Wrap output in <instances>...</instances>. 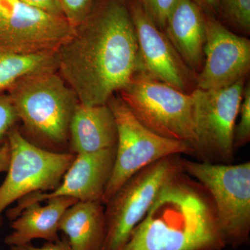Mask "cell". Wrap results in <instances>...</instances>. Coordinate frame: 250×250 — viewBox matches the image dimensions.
<instances>
[{
    "label": "cell",
    "instance_id": "cell-23",
    "mask_svg": "<svg viewBox=\"0 0 250 250\" xmlns=\"http://www.w3.org/2000/svg\"><path fill=\"white\" fill-rule=\"evenodd\" d=\"M19 121L9 95L0 94V146L7 141L9 131Z\"/></svg>",
    "mask_w": 250,
    "mask_h": 250
},
{
    "label": "cell",
    "instance_id": "cell-11",
    "mask_svg": "<svg viewBox=\"0 0 250 250\" xmlns=\"http://www.w3.org/2000/svg\"><path fill=\"white\" fill-rule=\"evenodd\" d=\"M137 36L144 72L186 93L196 88L197 75L189 69L171 43L135 0L128 4Z\"/></svg>",
    "mask_w": 250,
    "mask_h": 250
},
{
    "label": "cell",
    "instance_id": "cell-14",
    "mask_svg": "<svg viewBox=\"0 0 250 250\" xmlns=\"http://www.w3.org/2000/svg\"><path fill=\"white\" fill-rule=\"evenodd\" d=\"M164 33L192 72L201 71L207 40V16L194 0H177Z\"/></svg>",
    "mask_w": 250,
    "mask_h": 250
},
{
    "label": "cell",
    "instance_id": "cell-12",
    "mask_svg": "<svg viewBox=\"0 0 250 250\" xmlns=\"http://www.w3.org/2000/svg\"><path fill=\"white\" fill-rule=\"evenodd\" d=\"M250 68V40L234 34L207 16L205 60L197 75L196 88L218 90L246 78Z\"/></svg>",
    "mask_w": 250,
    "mask_h": 250
},
{
    "label": "cell",
    "instance_id": "cell-8",
    "mask_svg": "<svg viewBox=\"0 0 250 250\" xmlns=\"http://www.w3.org/2000/svg\"><path fill=\"white\" fill-rule=\"evenodd\" d=\"M246 79L221 89L195 88L192 92L195 155L202 162L231 164L235 149V126Z\"/></svg>",
    "mask_w": 250,
    "mask_h": 250
},
{
    "label": "cell",
    "instance_id": "cell-9",
    "mask_svg": "<svg viewBox=\"0 0 250 250\" xmlns=\"http://www.w3.org/2000/svg\"><path fill=\"white\" fill-rule=\"evenodd\" d=\"M7 140L11 159L7 175L0 186V228L7 207L34 192L53 190L75 157L72 153L50 152L34 146L16 126Z\"/></svg>",
    "mask_w": 250,
    "mask_h": 250
},
{
    "label": "cell",
    "instance_id": "cell-25",
    "mask_svg": "<svg viewBox=\"0 0 250 250\" xmlns=\"http://www.w3.org/2000/svg\"><path fill=\"white\" fill-rule=\"evenodd\" d=\"M10 250H72L66 238L56 242H47L41 248L33 246L31 243L9 247Z\"/></svg>",
    "mask_w": 250,
    "mask_h": 250
},
{
    "label": "cell",
    "instance_id": "cell-5",
    "mask_svg": "<svg viewBox=\"0 0 250 250\" xmlns=\"http://www.w3.org/2000/svg\"><path fill=\"white\" fill-rule=\"evenodd\" d=\"M181 166L209 193L227 245L247 243L250 231V161L231 165L182 158Z\"/></svg>",
    "mask_w": 250,
    "mask_h": 250
},
{
    "label": "cell",
    "instance_id": "cell-1",
    "mask_svg": "<svg viewBox=\"0 0 250 250\" xmlns=\"http://www.w3.org/2000/svg\"><path fill=\"white\" fill-rule=\"evenodd\" d=\"M60 75L80 104L98 106L144 72L129 7L107 0L90 13L57 52Z\"/></svg>",
    "mask_w": 250,
    "mask_h": 250
},
{
    "label": "cell",
    "instance_id": "cell-22",
    "mask_svg": "<svg viewBox=\"0 0 250 250\" xmlns=\"http://www.w3.org/2000/svg\"><path fill=\"white\" fill-rule=\"evenodd\" d=\"M94 0H60L64 18L74 28L84 22L92 11Z\"/></svg>",
    "mask_w": 250,
    "mask_h": 250
},
{
    "label": "cell",
    "instance_id": "cell-27",
    "mask_svg": "<svg viewBox=\"0 0 250 250\" xmlns=\"http://www.w3.org/2000/svg\"><path fill=\"white\" fill-rule=\"evenodd\" d=\"M199 1L210 11L213 12H216L218 11L219 0H199Z\"/></svg>",
    "mask_w": 250,
    "mask_h": 250
},
{
    "label": "cell",
    "instance_id": "cell-17",
    "mask_svg": "<svg viewBox=\"0 0 250 250\" xmlns=\"http://www.w3.org/2000/svg\"><path fill=\"white\" fill-rule=\"evenodd\" d=\"M59 231L66 236L72 250H101L105 234L104 205L80 202L64 212Z\"/></svg>",
    "mask_w": 250,
    "mask_h": 250
},
{
    "label": "cell",
    "instance_id": "cell-4",
    "mask_svg": "<svg viewBox=\"0 0 250 250\" xmlns=\"http://www.w3.org/2000/svg\"><path fill=\"white\" fill-rule=\"evenodd\" d=\"M118 92L143 126L159 136L188 143L195 149L192 93H184L143 71L136 73Z\"/></svg>",
    "mask_w": 250,
    "mask_h": 250
},
{
    "label": "cell",
    "instance_id": "cell-19",
    "mask_svg": "<svg viewBox=\"0 0 250 250\" xmlns=\"http://www.w3.org/2000/svg\"><path fill=\"white\" fill-rule=\"evenodd\" d=\"M223 18L233 29L243 34L250 31V0H219Z\"/></svg>",
    "mask_w": 250,
    "mask_h": 250
},
{
    "label": "cell",
    "instance_id": "cell-24",
    "mask_svg": "<svg viewBox=\"0 0 250 250\" xmlns=\"http://www.w3.org/2000/svg\"><path fill=\"white\" fill-rule=\"evenodd\" d=\"M18 1L36 9L42 10L49 14L64 17L60 0H18Z\"/></svg>",
    "mask_w": 250,
    "mask_h": 250
},
{
    "label": "cell",
    "instance_id": "cell-6",
    "mask_svg": "<svg viewBox=\"0 0 250 250\" xmlns=\"http://www.w3.org/2000/svg\"><path fill=\"white\" fill-rule=\"evenodd\" d=\"M106 104L116 120L118 143L114 166L102 200L104 205L147 166L169 156L195 154V148L188 143L162 137L143 126L119 95H113Z\"/></svg>",
    "mask_w": 250,
    "mask_h": 250
},
{
    "label": "cell",
    "instance_id": "cell-16",
    "mask_svg": "<svg viewBox=\"0 0 250 250\" xmlns=\"http://www.w3.org/2000/svg\"><path fill=\"white\" fill-rule=\"evenodd\" d=\"M47 201L44 206L39 202L28 206L11 221L12 231L4 240L8 246L29 244L34 239L47 242L60 240L58 232L61 218L67 208L78 201L66 197H54Z\"/></svg>",
    "mask_w": 250,
    "mask_h": 250
},
{
    "label": "cell",
    "instance_id": "cell-13",
    "mask_svg": "<svg viewBox=\"0 0 250 250\" xmlns=\"http://www.w3.org/2000/svg\"><path fill=\"white\" fill-rule=\"evenodd\" d=\"M116 147L93 153L79 154L68 167L58 187L50 192H36L18 200L6 212L12 221L28 206L54 197H66L80 202H102L111 177Z\"/></svg>",
    "mask_w": 250,
    "mask_h": 250
},
{
    "label": "cell",
    "instance_id": "cell-21",
    "mask_svg": "<svg viewBox=\"0 0 250 250\" xmlns=\"http://www.w3.org/2000/svg\"><path fill=\"white\" fill-rule=\"evenodd\" d=\"M139 3L152 22L164 31L166 21L177 0H135Z\"/></svg>",
    "mask_w": 250,
    "mask_h": 250
},
{
    "label": "cell",
    "instance_id": "cell-15",
    "mask_svg": "<svg viewBox=\"0 0 250 250\" xmlns=\"http://www.w3.org/2000/svg\"><path fill=\"white\" fill-rule=\"evenodd\" d=\"M118 130L107 104L87 106L79 104L72 116L69 152L86 154L116 148Z\"/></svg>",
    "mask_w": 250,
    "mask_h": 250
},
{
    "label": "cell",
    "instance_id": "cell-7",
    "mask_svg": "<svg viewBox=\"0 0 250 250\" xmlns=\"http://www.w3.org/2000/svg\"><path fill=\"white\" fill-rule=\"evenodd\" d=\"M180 155L169 156L144 167L104 205L105 234L101 250H122L144 218L164 182L182 168Z\"/></svg>",
    "mask_w": 250,
    "mask_h": 250
},
{
    "label": "cell",
    "instance_id": "cell-26",
    "mask_svg": "<svg viewBox=\"0 0 250 250\" xmlns=\"http://www.w3.org/2000/svg\"><path fill=\"white\" fill-rule=\"evenodd\" d=\"M11 159V149L7 141L0 146V173L6 172Z\"/></svg>",
    "mask_w": 250,
    "mask_h": 250
},
{
    "label": "cell",
    "instance_id": "cell-2",
    "mask_svg": "<svg viewBox=\"0 0 250 250\" xmlns=\"http://www.w3.org/2000/svg\"><path fill=\"white\" fill-rule=\"evenodd\" d=\"M226 245L209 193L182 167L163 184L122 250H221Z\"/></svg>",
    "mask_w": 250,
    "mask_h": 250
},
{
    "label": "cell",
    "instance_id": "cell-18",
    "mask_svg": "<svg viewBox=\"0 0 250 250\" xmlns=\"http://www.w3.org/2000/svg\"><path fill=\"white\" fill-rule=\"evenodd\" d=\"M57 69V52L18 53L0 45V93L22 77L34 72Z\"/></svg>",
    "mask_w": 250,
    "mask_h": 250
},
{
    "label": "cell",
    "instance_id": "cell-3",
    "mask_svg": "<svg viewBox=\"0 0 250 250\" xmlns=\"http://www.w3.org/2000/svg\"><path fill=\"white\" fill-rule=\"evenodd\" d=\"M57 70L22 77L9 88V96L28 141L45 150L67 153L70 123L80 102Z\"/></svg>",
    "mask_w": 250,
    "mask_h": 250
},
{
    "label": "cell",
    "instance_id": "cell-20",
    "mask_svg": "<svg viewBox=\"0 0 250 250\" xmlns=\"http://www.w3.org/2000/svg\"><path fill=\"white\" fill-rule=\"evenodd\" d=\"M240 120L235 126L233 136L234 149L246 146L250 141V85H245L243 100L240 106Z\"/></svg>",
    "mask_w": 250,
    "mask_h": 250
},
{
    "label": "cell",
    "instance_id": "cell-10",
    "mask_svg": "<svg viewBox=\"0 0 250 250\" xmlns=\"http://www.w3.org/2000/svg\"><path fill=\"white\" fill-rule=\"evenodd\" d=\"M75 32L62 16L18 0H0V45L14 52H57Z\"/></svg>",
    "mask_w": 250,
    "mask_h": 250
}]
</instances>
